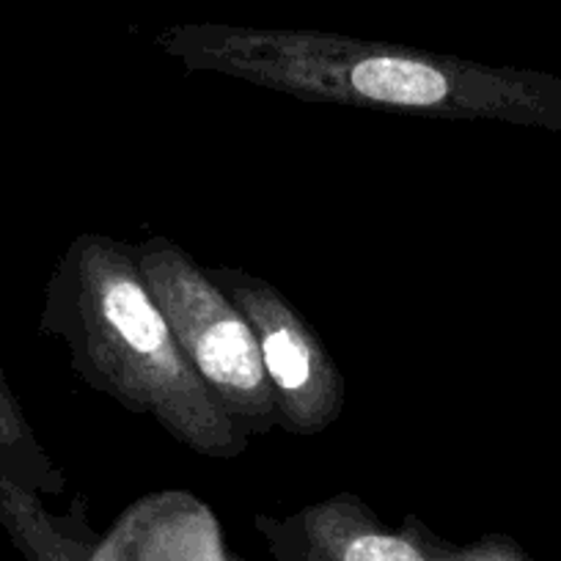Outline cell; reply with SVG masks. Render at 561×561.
I'll use <instances>...</instances> for the list:
<instances>
[{"mask_svg":"<svg viewBox=\"0 0 561 561\" xmlns=\"http://www.w3.org/2000/svg\"><path fill=\"white\" fill-rule=\"evenodd\" d=\"M152 42L187 69L306 102L561 133L559 75L314 28L182 23L158 31Z\"/></svg>","mask_w":561,"mask_h":561,"instance_id":"cell-1","label":"cell"},{"mask_svg":"<svg viewBox=\"0 0 561 561\" xmlns=\"http://www.w3.org/2000/svg\"><path fill=\"white\" fill-rule=\"evenodd\" d=\"M42 331L61 336L72 369L191 451L234 460L248 438L220 410L144 284L133 245L80 234L47 284Z\"/></svg>","mask_w":561,"mask_h":561,"instance_id":"cell-2","label":"cell"},{"mask_svg":"<svg viewBox=\"0 0 561 561\" xmlns=\"http://www.w3.org/2000/svg\"><path fill=\"white\" fill-rule=\"evenodd\" d=\"M133 253L182 353L234 427L248 440L278 430V404L253 328L207 267L165 237H147Z\"/></svg>","mask_w":561,"mask_h":561,"instance_id":"cell-3","label":"cell"},{"mask_svg":"<svg viewBox=\"0 0 561 561\" xmlns=\"http://www.w3.org/2000/svg\"><path fill=\"white\" fill-rule=\"evenodd\" d=\"M207 273L253 328L278 404V427L293 435L325 433L344 413L347 382L314 328L270 280L231 264H215Z\"/></svg>","mask_w":561,"mask_h":561,"instance_id":"cell-4","label":"cell"},{"mask_svg":"<svg viewBox=\"0 0 561 561\" xmlns=\"http://www.w3.org/2000/svg\"><path fill=\"white\" fill-rule=\"evenodd\" d=\"M275 561H433L419 517L391 531L355 495H333L287 517L256 515Z\"/></svg>","mask_w":561,"mask_h":561,"instance_id":"cell-5","label":"cell"},{"mask_svg":"<svg viewBox=\"0 0 561 561\" xmlns=\"http://www.w3.org/2000/svg\"><path fill=\"white\" fill-rule=\"evenodd\" d=\"M31 457V438L20 410L14 408L9 388L0 377V484L12 482L31 490L36 484V468Z\"/></svg>","mask_w":561,"mask_h":561,"instance_id":"cell-6","label":"cell"},{"mask_svg":"<svg viewBox=\"0 0 561 561\" xmlns=\"http://www.w3.org/2000/svg\"><path fill=\"white\" fill-rule=\"evenodd\" d=\"M421 537L427 545L433 561H531V556L504 534H488L471 545H451L446 539L435 537L424 523H421Z\"/></svg>","mask_w":561,"mask_h":561,"instance_id":"cell-7","label":"cell"}]
</instances>
